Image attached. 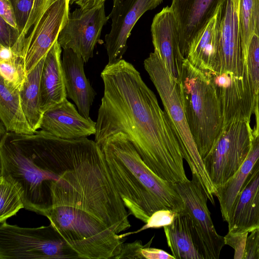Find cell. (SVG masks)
I'll list each match as a JSON object with an SVG mask.
<instances>
[{"label":"cell","mask_w":259,"mask_h":259,"mask_svg":"<svg viewBox=\"0 0 259 259\" xmlns=\"http://www.w3.org/2000/svg\"><path fill=\"white\" fill-rule=\"evenodd\" d=\"M15 144L4 176L24 208L46 217L77 253L100 249L126 226L128 213L95 141L40 130L19 135Z\"/></svg>","instance_id":"obj_1"},{"label":"cell","mask_w":259,"mask_h":259,"mask_svg":"<svg viewBox=\"0 0 259 259\" xmlns=\"http://www.w3.org/2000/svg\"><path fill=\"white\" fill-rule=\"evenodd\" d=\"M104 94L98 110L95 141L101 146L121 133L146 164L172 183L188 180L186 154L176 129L153 92L131 63L121 59L107 64L101 73Z\"/></svg>","instance_id":"obj_2"},{"label":"cell","mask_w":259,"mask_h":259,"mask_svg":"<svg viewBox=\"0 0 259 259\" xmlns=\"http://www.w3.org/2000/svg\"><path fill=\"white\" fill-rule=\"evenodd\" d=\"M100 147L113 184L129 214L146 224L157 210H184L183 201L174 183L154 172L123 134L110 136Z\"/></svg>","instance_id":"obj_3"},{"label":"cell","mask_w":259,"mask_h":259,"mask_svg":"<svg viewBox=\"0 0 259 259\" xmlns=\"http://www.w3.org/2000/svg\"><path fill=\"white\" fill-rule=\"evenodd\" d=\"M179 81L187 123L203 159L223 125L216 90L210 73L197 68L186 59Z\"/></svg>","instance_id":"obj_4"},{"label":"cell","mask_w":259,"mask_h":259,"mask_svg":"<svg viewBox=\"0 0 259 259\" xmlns=\"http://www.w3.org/2000/svg\"><path fill=\"white\" fill-rule=\"evenodd\" d=\"M144 66L160 96L164 110L181 139L186 154L185 160L191 172L196 174L208 200L213 202L217 189L205 169L188 124L179 80L171 75L155 50L144 60Z\"/></svg>","instance_id":"obj_5"},{"label":"cell","mask_w":259,"mask_h":259,"mask_svg":"<svg viewBox=\"0 0 259 259\" xmlns=\"http://www.w3.org/2000/svg\"><path fill=\"white\" fill-rule=\"evenodd\" d=\"M80 258L58 231L0 223V259Z\"/></svg>","instance_id":"obj_6"},{"label":"cell","mask_w":259,"mask_h":259,"mask_svg":"<svg viewBox=\"0 0 259 259\" xmlns=\"http://www.w3.org/2000/svg\"><path fill=\"white\" fill-rule=\"evenodd\" d=\"M253 137L250 122L234 120L223 126L211 149L202 159L216 189L238 170L248 154Z\"/></svg>","instance_id":"obj_7"},{"label":"cell","mask_w":259,"mask_h":259,"mask_svg":"<svg viewBox=\"0 0 259 259\" xmlns=\"http://www.w3.org/2000/svg\"><path fill=\"white\" fill-rule=\"evenodd\" d=\"M192 180L174 184L184 210L190 215L197 245L203 259H218L225 244L224 237L216 231L207 205L208 197L195 172Z\"/></svg>","instance_id":"obj_8"},{"label":"cell","mask_w":259,"mask_h":259,"mask_svg":"<svg viewBox=\"0 0 259 259\" xmlns=\"http://www.w3.org/2000/svg\"><path fill=\"white\" fill-rule=\"evenodd\" d=\"M70 0H47L23 42L20 60L26 75L46 57L58 40L69 14Z\"/></svg>","instance_id":"obj_9"},{"label":"cell","mask_w":259,"mask_h":259,"mask_svg":"<svg viewBox=\"0 0 259 259\" xmlns=\"http://www.w3.org/2000/svg\"><path fill=\"white\" fill-rule=\"evenodd\" d=\"M108 19L104 3L89 9H76L69 13L58 42L63 49H71L87 63L93 57L94 48Z\"/></svg>","instance_id":"obj_10"},{"label":"cell","mask_w":259,"mask_h":259,"mask_svg":"<svg viewBox=\"0 0 259 259\" xmlns=\"http://www.w3.org/2000/svg\"><path fill=\"white\" fill-rule=\"evenodd\" d=\"M210 74L219 101L223 125L234 120L250 122L255 93L246 68L242 76L229 72Z\"/></svg>","instance_id":"obj_11"},{"label":"cell","mask_w":259,"mask_h":259,"mask_svg":"<svg viewBox=\"0 0 259 259\" xmlns=\"http://www.w3.org/2000/svg\"><path fill=\"white\" fill-rule=\"evenodd\" d=\"M163 0H113L112 11L108 15L111 28L105 36L108 64L122 59L127 49V41L139 18L147 11L159 5Z\"/></svg>","instance_id":"obj_12"},{"label":"cell","mask_w":259,"mask_h":259,"mask_svg":"<svg viewBox=\"0 0 259 259\" xmlns=\"http://www.w3.org/2000/svg\"><path fill=\"white\" fill-rule=\"evenodd\" d=\"M239 0H225L221 10L215 72L242 76L244 63L239 23Z\"/></svg>","instance_id":"obj_13"},{"label":"cell","mask_w":259,"mask_h":259,"mask_svg":"<svg viewBox=\"0 0 259 259\" xmlns=\"http://www.w3.org/2000/svg\"><path fill=\"white\" fill-rule=\"evenodd\" d=\"M151 31L154 50L171 75L179 80L186 59L180 50L178 24L170 7L163 8L155 15Z\"/></svg>","instance_id":"obj_14"},{"label":"cell","mask_w":259,"mask_h":259,"mask_svg":"<svg viewBox=\"0 0 259 259\" xmlns=\"http://www.w3.org/2000/svg\"><path fill=\"white\" fill-rule=\"evenodd\" d=\"M225 0H172L171 8L177 22L181 52L186 59L195 37Z\"/></svg>","instance_id":"obj_15"},{"label":"cell","mask_w":259,"mask_h":259,"mask_svg":"<svg viewBox=\"0 0 259 259\" xmlns=\"http://www.w3.org/2000/svg\"><path fill=\"white\" fill-rule=\"evenodd\" d=\"M40 128L59 138L77 139L95 135L96 122L83 116L66 98L44 112Z\"/></svg>","instance_id":"obj_16"},{"label":"cell","mask_w":259,"mask_h":259,"mask_svg":"<svg viewBox=\"0 0 259 259\" xmlns=\"http://www.w3.org/2000/svg\"><path fill=\"white\" fill-rule=\"evenodd\" d=\"M228 232L250 233L259 229V159L237 198Z\"/></svg>","instance_id":"obj_17"},{"label":"cell","mask_w":259,"mask_h":259,"mask_svg":"<svg viewBox=\"0 0 259 259\" xmlns=\"http://www.w3.org/2000/svg\"><path fill=\"white\" fill-rule=\"evenodd\" d=\"M83 59L71 49H64L62 68L67 95L83 116L90 118L96 92L86 77Z\"/></svg>","instance_id":"obj_18"},{"label":"cell","mask_w":259,"mask_h":259,"mask_svg":"<svg viewBox=\"0 0 259 259\" xmlns=\"http://www.w3.org/2000/svg\"><path fill=\"white\" fill-rule=\"evenodd\" d=\"M61 52V47L57 40L45 57L39 82L40 106L43 112L67 97Z\"/></svg>","instance_id":"obj_19"},{"label":"cell","mask_w":259,"mask_h":259,"mask_svg":"<svg viewBox=\"0 0 259 259\" xmlns=\"http://www.w3.org/2000/svg\"><path fill=\"white\" fill-rule=\"evenodd\" d=\"M223 3L193 39L186 58L194 67L205 72L214 73L215 71L219 23Z\"/></svg>","instance_id":"obj_20"},{"label":"cell","mask_w":259,"mask_h":259,"mask_svg":"<svg viewBox=\"0 0 259 259\" xmlns=\"http://www.w3.org/2000/svg\"><path fill=\"white\" fill-rule=\"evenodd\" d=\"M168 247L175 259H203L197 245L190 215L184 209L163 227Z\"/></svg>","instance_id":"obj_21"},{"label":"cell","mask_w":259,"mask_h":259,"mask_svg":"<svg viewBox=\"0 0 259 259\" xmlns=\"http://www.w3.org/2000/svg\"><path fill=\"white\" fill-rule=\"evenodd\" d=\"M258 159L259 135H253L250 151L242 165L223 186L217 188L215 196L224 221L228 222L230 219L237 198Z\"/></svg>","instance_id":"obj_22"},{"label":"cell","mask_w":259,"mask_h":259,"mask_svg":"<svg viewBox=\"0 0 259 259\" xmlns=\"http://www.w3.org/2000/svg\"><path fill=\"white\" fill-rule=\"evenodd\" d=\"M0 118L8 132L21 135H32L35 132L23 111L19 91L7 84L1 77Z\"/></svg>","instance_id":"obj_23"},{"label":"cell","mask_w":259,"mask_h":259,"mask_svg":"<svg viewBox=\"0 0 259 259\" xmlns=\"http://www.w3.org/2000/svg\"><path fill=\"white\" fill-rule=\"evenodd\" d=\"M45 58L26 76L19 91L21 105L26 117L35 131L40 128L44 114L40 106L39 82Z\"/></svg>","instance_id":"obj_24"},{"label":"cell","mask_w":259,"mask_h":259,"mask_svg":"<svg viewBox=\"0 0 259 259\" xmlns=\"http://www.w3.org/2000/svg\"><path fill=\"white\" fill-rule=\"evenodd\" d=\"M0 223L6 222L24 208L21 196L15 186L0 177Z\"/></svg>","instance_id":"obj_25"},{"label":"cell","mask_w":259,"mask_h":259,"mask_svg":"<svg viewBox=\"0 0 259 259\" xmlns=\"http://www.w3.org/2000/svg\"><path fill=\"white\" fill-rule=\"evenodd\" d=\"M254 1L239 0V17L243 55L255 33Z\"/></svg>","instance_id":"obj_26"},{"label":"cell","mask_w":259,"mask_h":259,"mask_svg":"<svg viewBox=\"0 0 259 259\" xmlns=\"http://www.w3.org/2000/svg\"><path fill=\"white\" fill-rule=\"evenodd\" d=\"M243 56L250 81L256 94L259 89V37L255 33Z\"/></svg>","instance_id":"obj_27"},{"label":"cell","mask_w":259,"mask_h":259,"mask_svg":"<svg viewBox=\"0 0 259 259\" xmlns=\"http://www.w3.org/2000/svg\"><path fill=\"white\" fill-rule=\"evenodd\" d=\"M0 74L5 82L20 91L26 78L23 67L19 59L0 61Z\"/></svg>","instance_id":"obj_28"},{"label":"cell","mask_w":259,"mask_h":259,"mask_svg":"<svg viewBox=\"0 0 259 259\" xmlns=\"http://www.w3.org/2000/svg\"><path fill=\"white\" fill-rule=\"evenodd\" d=\"M177 212L169 209H160L154 212L147 222L137 231L125 233L126 236L137 233L146 229L163 228L171 224Z\"/></svg>","instance_id":"obj_29"},{"label":"cell","mask_w":259,"mask_h":259,"mask_svg":"<svg viewBox=\"0 0 259 259\" xmlns=\"http://www.w3.org/2000/svg\"><path fill=\"white\" fill-rule=\"evenodd\" d=\"M34 1L9 0L15 12L18 28L21 34L20 37L27 23L33 7Z\"/></svg>","instance_id":"obj_30"},{"label":"cell","mask_w":259,"mask_h":259,"mask_svg":"<svg viewBox=\"0 0 259 259\" xmlns=\"http://www.w3.org/2000/svg\"><path fill=\"white\" fill-rule=\"evenodd\" d=\"M20 35L18 28L11 26L0 17V45L13 49L17 45Z\"/></svg>","instance_id":"obj_31"},{"label":"cell","mask_w":259,"mask_h":259,"mask_svg":"<svg viewBox=\"0 0 259 259\" xmlns=\"http://www.w3.org/2000/svg\"><path fill=\"white\" fill-rule=\"evenodd\" d=\"M248 233L228 232L224 236L225 244L231 246L234 249V259H244Z\"/></svg>","instance_id":"obj_32"},{"label":"cell","mask_w":259,"mask_h":259,"mask_svg":"<svg viewBox=\"0 0 259 259\" xmlns=\"http://www.w3.org/2000/svg\"><path fill=\"white\" fill-rule=\"evenodd\" d=\"M144 246L141 240H137L131 243H124L120 253L114 259H144L141 251Z\"/></svg>","instance_id":"obj_33"},{"label":"cell","mask_w":259,"mask_h":259,"mask_svg":"<svg viewBox=\"0 0 259 259\" xmlns=\"http://www.w3.org/2000/svg\"><path fill=\"white\" fill-rule=\"evenodd\" d=\"M47 0H34L33 7L27 23L20 38L19 42H23L29 34L34 23L38 20Z\"/></svg>","instance_id":"obj_34"},{"label":"cell","mask_w":259,"mask_h":259,"mask_svg":"<svg viewBox=\"0 0 259 259\" xmlns=\"http://www.w3.org/2000/svg\"><path fill=\"white\" fill-rule=\"evenodd\" d=\"M154 236L142 248V254L145 259H175L172 255H170L164 250L156 248L150 247Z\"/></svg>","instance_id":"obj_35"},{"label":"cell","mask_w":259,"mask_h":259,"mask_svg":"<svg viewBox=\"0 0 259 259\" xmlns=\"http://www.w3.org/2000/svg\"><path fill=\"white\" fill-rule=\"evenodd\" d=\"M0 17L14 27L18 28L14 9L9 0H0Z\"/></svg>","instance_id":"obj_36"},{"label":"cell","mask_w":259,"mask_h":259,"mask_svg":"<svg viewBox=\"0 0 259 259\" xmlns=\"http://www.w3.org/2000/svg\"><path fill=\"white\" fill-rule=\"evenodd\" d=\"M105 0H70V4L74 3L82 9H89L104 3Z\"/></svg>","instance_id":"obj_37"},{"label":"cell","mask_w":259,"mask_h":259,"mask_svg":"<svg viewBox=\"0 0 259 259\" xmlns=\"http://www.w3.org/2000/svg\"><path fill=\"white\" fill-rule=\"evenodd\" d=\"M13 59H19L12 49L0 45V61H10Z\"/></svg>","instance_id":"obj_38"},{"label":"cell","mask_w":259,"mask_h":259,"mask_svg":"<svg viewBox=\"0 0 259 259\" xmlns=\"http://www.w3.org/2000/svg\"><path fill=\"white\" fill-rule=\"evenodd\" d=\"M253 112H254L255 115L256 125L254 130L253 131V135L257 136L259 135V89L255 94Z\"/></svg>","instance_id":"obj_39"},{"label":"cell","mask_w":259,"mask_h":259,"mask_svg":"<svg viewBox=\"0 0 259 259\" xmlns=\"http://www.w3.org/2000/svg\"><path fill=\"white\" fill-rule=\"evenodd\" d=\"M255 33L259 37V0L254 1Z\"/></svg>","instance_id":"obj_40"},{"label":"cell","mask_w":259,"mask_h":259,"mask_svg":"<svg viewBox=\"0 0 259 259\" xmlns=\"http://www.w3.org/2000/svg\"><path fill=\"white\" fill-rule=\"evenodd\" d=\"M252 232L254 235V236L255 237V240H256V244H257V247H258V249H259V229H256V230L252 231Z\"/></svg>","instance_id":"obj_41"}]
</instances>
